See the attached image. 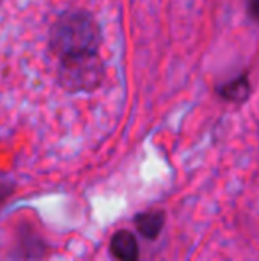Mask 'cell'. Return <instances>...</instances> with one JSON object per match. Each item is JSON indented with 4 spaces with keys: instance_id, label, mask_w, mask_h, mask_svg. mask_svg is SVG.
Returning a JSON list of instances; mask_svg holds the SVG:
<instances>
[{
    "instance_id": "6da1fadb",
    "label": "cell",
    "mask_w": 259,
    "mask_h": 261,
    "mask_svg": "<svg viewBox=\"0 0 259 261\" xmlns=\"http://www.w3.org/2000/svg\"><path fill=\"white\" fill-rule=\"evenodd\" d=\"M110 252L118 261H138L140 249L135 234L128 229H119L110 238Z\"/></svg>"
},
{
    "instance_id": "7a4b0ae2",
    "label": "cell",
    "mask_w": 259,
    "mask_h": 261,
    "mask_svg": "<svg viewBox=\"0 0 259 261\" xmlns=\"http://www.w3.org/2000/svg\"><path fill=\"white\" fill-rule=\"evenodd\" d=\"M135 227L137 231L148 240H155L160 237L163 229V224H165V213L160 212V210H151V212L138 213L135 217Z\"/></svg>"
},
{
    "instance_id": "3957f363",
    "label": "cell",
    "mask_w": 259,
    "mask_h": 261,
    "mask_svg": "<svg viewBox=\"0 0 259 261\" xmlns=\"http://www.w3.org/2000/svg\"><path fill=\"white\" fill-rule=\"evenodd\" d=\"M13 192V187L11 185H4V183H0V203H2L4 199H6L9 194Z\"/></svg>"
}]
</instances>
